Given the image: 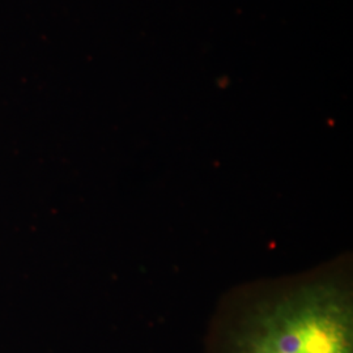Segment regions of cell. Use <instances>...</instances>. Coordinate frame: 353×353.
Listing matches in <instances>:
<instances>
[{
    "mask_svg": "<svg viewBox=\"0 0 353 353\" xmlns=\"http://www.w3.org/2000/svg\"><path fill=\"white\" fill-rule=\"evenodd\" d=\"M208 353H353L352 297L313 284L221 322Z\"/></svg>",
    "mask_w": 353,
    "mask_h": 353,
    "instance_id": "6da1fadb",
    "label": "cell"
}]
</instances>
